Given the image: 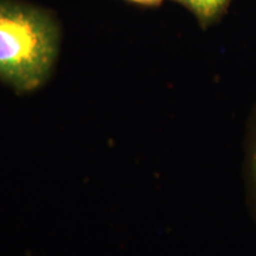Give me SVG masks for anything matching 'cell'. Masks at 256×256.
<instances>
[{
	"label": "cell",
	"instance_id": "cell-1",
	"mask_svg": "<svg viewBox=\"0 0 256 256\" xmlns=\"http://www.w3.org/2000/svg\"><path fill=\"white\" fill-rule=\"evenodd\" d=\"M60 44L54 18L14 0H0V80L19 92L49 78Z\"/></svg>",
	"mask_w": 256,
	"mask_h": 256
},
{
	"label": "cell",
	"instance_id": "cell-2",
	"mask_svg": "<svg viewBox=\"0 0 256 256\" xmlns=\"http://www.w3.org/2000/svg\"><path fill=\"white\" fill-rule=\"evenodd\" d=\"M244 179L249 214L256 226V104L248 121L244 145Z\"/></svg>",
	"mask_w": 256,
	"mask_h": 256
},
{
	"label": "cell",
	"instance_id": "cell-3",
	"mask_svg": "<svg viewBox=\"0 0 256 256\" xmlns=\"http://www.w3.org/2000/svg\"><path fill=\"white\" fill-rule=\"evenodd\" d=\"M196 16L203 26L215 23L228 8L232 0H176Z\"/></svg>",
	"mask_w": 256,
	"mask_h": 256
},
{
	"label": "cell",
	"instance_id": "cell-4",
	"mask_svg": "<svg viewBox=\"0 0 256 256\" xmlns=\"http://www.w3.org/2000/svg\"><path fill=\"white\" fill-rule=\"evenodd\" d=\"M130 2H138V4H144V5H158L160 2H164V0H130Z\"/></svg>",
	"mask_w": 256,
	"mask_h": 256
}]
</instances>
